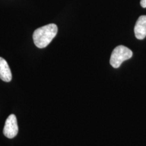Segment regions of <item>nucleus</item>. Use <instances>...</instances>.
<instances>
[{"instance_id": "1", "label": "nucleus", "mask_w": 146, "mask_h": 146, "mask_svg": "<svg viewBox=\"0 0 146 146\" xmlns=\"http://www.w3.org/2000/svg\"><path fill=\"white\" fill-rule=\"evenodd\" d=\"M58 27L55 24H49L36 29L33 35L35 45L39 48L47 47L58 33Z\"/></svg>"}, {"instance_id": "2", "label": "nucleus", "mask_w": 146, "mask_h": 146, "mask_svg": "<svg viewBox=\"0 0 146 146\" xmlns=\"http://www.w3.org/2000/svg\"><path fill=\"white\" fill-rule=\"evenodd\" d=\"M132 56L133 52L130 49L124 45H118L113 50L110 63L113 68H118L124 61L130 59Z\"/></svg>"}, {"instance_id": "3", "label": "nucleus", "mask_w": 146, "mask_h": 146, "mask_svg": "<svg viewBox=\"0 0 146 146\" xmlns=\"http://www.w3.org/2000/svg\"><path fill=\"white\" fill-rule=\"evenodd\" d=\"M3 133V135L9 139H12L17 135L18 133V126L17 119L14 114L10 115L5 120Z\"/></svg>"}, {"instance_id": "4", "label": "nucleus", "mask_w": 146, "mask_h": 146, "mask_svg": "<svg viewBox=\"0 0 146 146\" xmlns=\"http://www.w3.org/2000/svg\"><path fill=\"white\" fill-rule=\"evenodd\" d=\"M134 32L137 39H143L146 36V16H139L136 22Z\"/></svg>"}, {"instance_id": "5", "label": "nucleus", "mask_w": 146, "mask_h": 146, "mask_svg": "<svg viewBox=\"0 0 146 146\" xmlns=\"http://www.w3.org/2000/svg\"><path fill=\"white\" fill-rule=\"evenodd\" d=\"M12 78V72L8 62L3 58L0 57V78L4 82H10Z\"/></svg>"}, {"instance_id": "6", "label": "nucleus", "mask_w": 146, "mask_h": 146, "mask_svg": "<svg viewBox=\"0 0 146 146\" xmlns=\"http://www.w3.org/2000/svg\"><path fill=\"white\" fill-rule=\"evenodd\" d=\"M140 4H141L142 8H146V0H141L140 1Z\"/></svg>"}]
</instances>
